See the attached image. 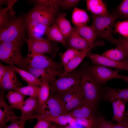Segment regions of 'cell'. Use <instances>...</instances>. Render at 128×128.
Masks as SVG:
<instances>
[{
	"mask_svg": "<svg viewBox=\"0 0 128 128\" xmlns=\"http://www.w3.org/2000/svg\"><path fill=\"white\" fill-rule=\"evenodd\" d=\"M23 41L0 42V59L10 65H16L26 70L27 65L25 58L22 56L21 47Z\"/></svg>",
	"mask_w": 128,
	"mask_h": 128,
	"instance_id": "1",
	"label": "cell"
},
{
	"mask_svg": "<svg viewBox=\"0 0 128 128\" xmlns=\"http://www.w3.org/2000/svg\"><path fill=\"white\" fill-rule=\"evenodd\" d=\"M26 30L25 18H16L0 28V42L25 41Z\"/></svg>",
	"mask_w": 128,
	"mask_h": 128,
	"instance_id": "2",
	"label": "cell"
},
{
	"mask_svg": "<svg viewBox=\"0 0 128 128\" xmlns=\"http://www.w3.org/2000/svg\"><path fill=\"white\" fill-rule=\"evenodd\" d=\"M92 23L91 26L96 32L97 37L105 39L115 44V39L112 35L113 27L116 20L118 18L114 13L107 16L92 14Z\"/></svg>",
	"mask_w": 128,
	"mask_h": 128,
	"instance_id": "3",
	"label": "cell"
},
{
	"mask_svg": "<svg viewBox=\"0 0 128 128\" xmlns=\"http://www.w3.org/2000/svg\"><path fill=\"white\" fill-rule=\"evenodd\" d=\"M81 84L85 99L96 106L100 93L99 83L92 76L88 69L80 72Z\"/></svg>",
	"mask_w": 128,
	"mask_h": 128,
	"instance_id": "4",
	"label": "cell"
},
{
	"mask_svg": "<svg viewBox=\"0 0 128 128\" xmlns=\"http://www.w3.org/2000/svg\"><path fill=\"white\" fill-rule=\"evenodd\" d=\"M81 83L80 73L73 71L59 77L50 85V92L60 96Z\"/></svg>",
	"mask_w": 128,
	"mask_h": 128,
	"instance_id": "5",
	"label": "cell"
},
{
	"mask_svg": "<svg viewBox=\"0 0 128 128\" xmlns=\"http://www.w3.org/2000/svg\"><path fill=\"white\" fill-rule=\"evenodd\" d=\"M58 10L49 6L36 4L26 17L49 26L55 22Z\"/></svg>",
	"mask_w": 128,
	"mask_h": 128,
	"instance_id": "6",
	"label": "cell"
},
{
	"mask_svg": "<svg viewBox=\"0 0 128 128\" xmlns=\"http://www.w3.org/2000/svg\"><path fill=\"white\" fill-rule=\"evenodd\" d=\"M28 46L27 56H32L38 54H48L53 57L55 56L57 51L56 46L48 40L42 38H28L25 40Z\"/></svg>",
	"mask_w": 128,
	"mask_h": 128,
	"instance_id": "7",
	"label": "cell"
},
{
	"mask_svg": "<svg viewBox=\"0 0 128 128\" xmlns=\"http://www.w3.org/2000/svg\"><path fill=\"white\" fill-rule=\"evenodd\" d=\"M66 104L59 95L51 93L38 113L53 116L66 114Z\"/></svg>",
	"mask_w": 128,
	"mask_h": 128,
	"instance_id": "8",
	"label": "cell"
},
{
	"mask_svg": "<svg viewBox=\"0 0 128 128\" xmlns=\"http://www.w3.org/2000/svg\"><path fill=\"white\" fill-rule=\"evenodd\" d=\"M25 59L27 68L30 67L62 69L63 67L61 64L56 62L52 58L44 54H38L31 57L27 56Z\"/></svg>",
	"mask_w": 128,
	"mask_h": 128,
	"instance_id": "9",
	"label": "cell"
},
{
	"mask_svg": "<svg viewBox=\"0 0 128 128\" xmlns=\"http://www.w3.org/2000/svg\"><path fill=\"white\" fill-rule=\"evenodd\" d=\"M26 71L30 73L41 82L44 80H48L50 85L56 80L57 77H59L64 72L62 69L39 68L30 67H28Z\"/></svg>",
	"mask_w": 128,
	"mask_h": 128,
	"instance_id": "10",
	"label": "cell"
},
{
	"mask_svg": "<svg viewBox=\"0 0 128 128\" xmlns=\"http://www.w3.org/2000/svg\"><path fill=\"white\" fill-rule=\"evenodd\" d=\"M88 70L95 79L101 84L105 83L112 79L120 78L118 71L110 70L102 65H92Z\"/></svg>",
	"mask_w": 128,
	"mask_h": 128,
	"instance_id": "11",
	"label": "cell"
},
{
	"mask_svg": "<svg viewBox=\"0 0 128 128\" xmlns=\"http://www.w3.org/2000/svg\"><path fill=\"white\" fill-rule=\"evenodd\" d=\"M86 56L89 58L92 63L95 65L128 70V64L125 60L121 62L115 61L102 55L92 53L90 51L88 53Z\"/></svg>",
	"mask_w": 128,
	"mask_h": 128,
	"instance_id": "12",
	"label": "cell"
},
{
	"mask_svg": "<svg viewBox=\"0 0 128 128\" xmlns=\"http://www.w3.org/2000/svg\"><path fill=\"white\" fill-rule=\"evenodd\" d=\"M25 21L28 38L38 39L42 38L43 36L46 35L49 26L26 17Z\"/></svg>",
	"mask_w": 128,
	"mask_h": 128,
	"instance_id": "13",
	"label": "cell"
},
{
	"mask_svg": "<svg viewBox=\"0 0 128 128\" xmlns=\"http://www.w3.org/2000/svg\"><path fill=\"white\" fill-rule=\"evenodd\" d=\"M103 41H99L94 43L92 46L84 50H80V53L73 58L64 67L63 73L59 77H61L73 71L80 64L88 53L94 47L104 45Z\"/></svg>",
	"mask_w": 128,
	"mask_h": 128,
	"instance_id": "14",
	"label": "cell"
},
{
	"mask_svg": "<svg viewBox=\"0 0 128 128\" xmlns=\"http://www.w3.org/2000/svg\"><path fill=\"white\" fill-rule=\"evenodd\" d=\"M4 90L0 93V128H3L6 122L17 119V116L14 113L12 108L5 101Z\"/></svg>",
	"mask_w": 128,
	"mask_h": 128,
	"instance_id": "15",
	"label": "cell"
},
{
	"mask_svg": "<svg viewBox=\"0 0 128 128\" xmlns=\"http://www.w3.org/2000/svg\"><path fill=\"white\" fill-rule=\"evenodd\" d=\"M96 107V106L84 98L82 104L67 114L74 118L95 117L94 112Z\"/></svg>",
	"mask_w": 128,
	"mask_h": 128,
	"instance_id": "16",
	"label": "cell"
},
{
	"mask_svg": "<svg viewBox=\"0 0 128 128\" xmlns=\"http://www.w3.org/2000/svg\"><path fill=\"white\" fill-rule=\"evenodd\" d=\"M16 72L10 65L6 66V71L0 88L13 90L21 86L22 83L18 81Z\"/></svg>",
	"mask_w": 128,
	"mask_h": 128,
	"instance_id": "17",
	"label": "cell"
},
{
	"mask_svg": "<svg viewBox=\"0 0 128 128\" xmlns=\"http://www.w3.org/2000/svg\"><path fill=\"white\" fill-rule=\"evenodd\" d=\"M21 118L26 120L33 118L37 119H41L54 123L59 126H63L68 123L72 119V117L67 114L57 116H52L41 114H33L28 117L21 116Z\"/></svg>",
	"mask_w": 128,
	"mask_h": 128,
	"instance_id": "18",
	"label": "cell"
},
{
	"mask_svg": "<svg viewBox=\"0 0 128 128\" xmlns=\"http://www.w3.org/2000/svg\"><path fill=\"white\" fill-rule=\"evenodd\" d=\"M66 42L69 48L78 50H84L91 46L86 40L79 35L73 28Z\"/></svg>",
	"mask_w": 128,
	"mask_h": 128,
	"instance_id": "19",
	"label": "cell"
},
{
	"mask_svg": "<svg viewBox=\"0 0 128 128\" xmlns=\"http://www.w3.org/2000/svg\"><path fill=\"white\" fill-rule=\"evenodd\" d=\"M38 106L37 97H29L18 108L21 113L22 117L30 116L36 112Z\"/></svg>",
	"mask_w": 128,
	"mask_h": 128,
	"instance_id": "20",
	"label": "cell"
},
{
	"mask_svg": "<svg viewBox=\"0 0 128 128\" xmlns=\"http://www.w3.org/2000/svg\"><path fill=\"white\" fill-rule=\"evenodd\" d=\"M85 1L88 9L93 14L101 16H107L110 14L102 0H87Z\"/></svg>",
	"mask_w": 128,
	"mask_h": 128,
	"instance_id": "21",
	"label": "cell"
},
{
	"mask_svg": "<svg viewBox=\"0 0 128 128\" xmlns=\"http://www.w3.org/2000/svg\"><path fill=\"white\" fill-rule=\"evenodd\" d=\"M17 0H9L7 7L0 10V28L16 18L13 7Z\"/></svg>",
	"mask_w": 128,
	"mask_h": 128,
	"instance_id": "22",
	"label": "cell"
},
{
	"mask_svg": "<svg viewBox=\"0 0 128 128\" xmlns=\"http://www.w3.org/2000/svg\"><path fill=\"white\" fill-rule=\"evenodd\" d=\"M73 28L79 35L89 42L90 46L94 44V41L97 37L96 32L91 26L75 25Z\"/></svg>",
	"mask_w": 128,
	"mask_h": 128,
	"instance_id": "23",
	"label": "cell"
},
{
	"mask_svg": "<svg viewBox=\"0 0 128 128\" xmlns=\"http://www.w3.org/2000/svg\"><path fill=\"white\" fill-rule=\"evenodd\" d=\"M66 15L64 13L59 14L56 18L55 22L66 41L71 34L73 28L70 22L66 18Z\"/></svg>",
	"mask_w": 128,
	"mask_h": 128,
	"instance_id": "24",
	"label": "cell"
},
{
	"mask_svg": "<svg viewBox=\"0 0 128 128\" xmlns=\"http://www.w3.org/2000/svg\"><path fill=\"white\" fill-rule=\"evenodd\" d=\"M46 35L48 40L59 42L68 47L66 41L56 22L48 28Z\"/></svg>",
	"mask_w": 128,
	"mask_h": 128,
	"instance_id": "25",
	"label": "cell"
},
{
	"mask_svg": "<svg viewBox=\"0 0 128 128\" xmlns=\"http://www.w3.org/2000/svg\"><path fill=\"white\" fill-rule=\"evenodd\" d=\"M39 93L38 97V106L37 113H38L42 107L48 99L50 92V86L49 81L43 80L40 86Z\"/></svg>",
	"mask_w": 128,
	"mask_h": 128,
	"instance_id": "26",
	"label": "cell"
},
{
	"mask_svg": "<svg viewBox=\"0 0 128 128\" xmlns=\"http://www.w3.org/2000/svg\"><path fill=\"white\" fill-rule=\"evenodd\" d=\"M72 23L75 26H81L86 25L89 21V17L84 10L75 7L72 16Z\"/></svg>",
	"mask_w": 128,
	"mask_h": 128,
	"instance_id": "27",
	"label": "cell"
},
{
	"mask_svg": "<svg viewBox=\"0 0 128 128\" xmlns=\"http://www.w3.org/2000/svg\"><path fill=\"white\" fill-rule=\"evenodd\" d=\"M101 55L112 60L119 62L124 61L128 57V54L117 46L115 48L106 51Z\"/></svg>",
	"mask_w": 128,
	"mask_h": 128,
	"instance_id": "28",
	"label": "cell"
},
{
	"mask_svg": "<svg viewBox=\"0 0 128 128\" xmlns=\"http://www.w3.org/2000/svg\"><path fill=\"white\" fill-rule=\"evenodd\" d=\"M105 97L108 100L112 98L119 99L127 102L128 101V87L124 89H115L107 87Z\"/></svg>",
	"mask_w": 128,
	"mask_h": 128,
	"instance_id": "29",
	"label": "cell"
},
{
	"mask_svg": "<svg viewBox=\"0 0 128 128\" xmlns=\"http://www.w3.org/2000/svg\"><path fill=\"white\" fill-rule=\"evenodd\" d=\"M10 65L16 72L18 73L28 84L38 86L41 85V82L29 72L18 68L14 65Z\"/></svg>",
	"mask_w": 128,
	"mask_h": 128,
	"instance_id": "30",
	"label": "cell"
},
{
	"mask_svg": "<svg viewBox=\"0 0 128 128\" xmlns=\"http://www.w3.org/2000/svg\"><path fill=\"white\" fill-rule=\"evenodd\" d=\"M25 97V95L14 91H9L6 95L11 107L17 109L24 101Z\"/></svg>",
	"mask_w": 128,
	"mask_h": 128,
	"instance_id": "31",
	"label": "cell"
},
{
	"mask_svg": "<svg viewBox=\"0 0 128 128\" xmlns=\"http://www.w3.org/2000/svg\"><path fill=\"white\" fill-rule=\"evenodd\" d=\"M40 88L39 86L28 84L27 86L18 87L13 90L25 96H29L30 97H38Z\"/></svg>",
	"mask_w": 128,
	"mask_h": 128,
	"instance_id": "32",
	"label": "cell"
},
{
	"mask_svg": "<svg viewBox=\"0 0 128 128\" xmlns=\"http://www.w3.org/2000/svg\"><path fill=\"white\" fill-rule=\"evenodd\" d=\"M83 93L81 84L60 96L66 103Z\"/></svg>",
	"mask_w": 128,
	"mask_h": 128,
	"instance_id": "33",
	"label": "cell"
},
{
	"mask_svg": "<svg viewBox=\"0 0 128 128\" xmlns=\"http://www.w3.org/2000/svg\"><path fill=\"white\" fill-rule=\"evenodd\" d=\"M80 51L68 49L62 55L61 58L62 65L64 67L70 61L80 53Z\"/></svg>",
	"mask_w": 128,
	"mask_h": 128,
	"instance_id": "34",
	"label": "cell"
},
{
	"mask_svg": "<svg viewBox=\"0 0 128 128\" xmlns=\"http://www.w3.org/2000/svg\"><path fill=\"white\" fill-rule=\"evenodd\" d=\"M118 18L128 20V0H123L113 11Z\"/></svg>",
	"mask_w": 128,
	"mask_h": 128,
	"instance_id": "35",
	"label": "cell"
},
{
	"mask_svg": "<svg viewBox=\"0 0 128 128\" xmlns=\"http://www.w3.org/2000/svg\"><path fill=\"white\" fill-rule=\"evenodd\" d=\"M84 99L83 93H82L66 103L65 108L67 113L76 108L82 104Z\"/></svg>",
	"mask_w": 128,
	"mask_h": 128,
	"instance_id": "36",
	"label": "cell"
},
{
	"mask_svg": "<svg viewBox=\"0 0 128 128\" xmlns=\"http://www.w3.org/2000/svg\"><path fill=\"white\" fill-rule=\"evenodd\" d=\"M75 118L76 123L74 126L80 128H93L96 118L81 117Z\"/></svg>",
	"mask_w": 128,
	"mask_h": 128,
	"instance_id": "37",
	"label": "cell"
},
{
	"mask_svg": "<svg viewBox=\"0 0 128 128\" xmlns=\"http://www.w3.org/2000/svg\"><path fill=\"white\" fill-rule=\"evenodd\" d=\"M114 32L120 34L123 37L128 38V20L119 21L115 23Z\"/></svg>",
	"mask_w": 128,
	"mask_h": 128,
	"instance_id": "38",
	"label": "cell"
},
{
	"mask_svg": "<svg viewBox=\"0 0 128 128\" xmlns=\"http://www.w3.org/2000/svg\"><path fill=\"white\" fill-rule=\"evenodd\" d=\"M62 0H35L28 1L29 2L35 3L58 9L61 7Z\"/></svg>",
	"mask_w": 128,
	"mask_h": 128,
	"instance_id": "39",
	"label": "cell"
},
{
	"mask_svg": "<svg viewBox=\"0 0 128 128\" xmlns=\"http://www.w3.org/2000/svg\"><path fill=\"white\" fill-rule=\"evenodd\" d=\"M113 124L100 116L96 118L93 128H112Z\"/></svg>",
	"mask_w": 128,
	"mask_h": 128,
	"instance_id": "40",
	"label": "cell"
},
{
	"mask_svg": "<svg viewBox=\"0 0 128 128\" xmlns=\"http://www.w3.org/2000/svg\"><path fill=\"white\" fill-rule=\"evenodd\" d=\"M115 44L128 54V38L123 36L115 39Z\"/></svg>",
	"mask_w": 128,
	"mask_h": 128,
	"instance_id": "41",
	"label": "cell"
},
{
	"mask_svg": "<svg viewBox=\"0 0 128 128\" xmlns=\"http://www.w3.org/2000/svg\"><path fill=\"white\" fill-rule=\"evenodd\" d=\"M26 120L23 119L14 120L11 121L10 124L5 125L3 128H24Z\"/></svg>",
	"mask_w": 128,
	"mask_h": 128,
	"instance_id": "42",
	"label": "cell"
},
{
	"mask_svg": "<svg viewBox=\"0 0 128 128\" xmlns=\"http://www.w3.org/2000/svg\"><path fill=\"white\" fill-rule=\"evenodd\" d=\"M80 1L79 0H62L61 7L63 9H69L75 6Z\"/></svg>",
	"mask_w": 128,
	"mask_h": 128,
	"instance_id": "43",
	"label": "cell"
},
{
	"mask_svg": "<svg viewBox=\"0 0 128 128\" xmlns=\"http://www.w3.org/2000/svg\"><path fill=\"white\" fill-rule=\"evenodd\" d=\"M121 100L117 98H112L109 100L112 103L113 110V117L112 120L115 121L119 106Z\"/></svg>",
	"mask_w": 128,
	"mask_h": 128,
	"instance_id": "44",
	"label": "cell"
},
{
	"mask_svg": "<svg viewBox=\"0 0 128 128\" xmlns=\"http://www.w3.org/2000/svg\"><path fill=\"white\" fill-rule=\"evenodd\" d=\"M37 122L32 128H50L53 124V122L47 120L37 119Z\"/></svg>",
	"mask_w": 128,
	"mask_h": 128,
	"instance_id": "45",
	"label": "cell"
},
{
	"mask_svg": "<svg viewBox=\"0 0 128 128\" xmlns=\"http://www.w3.org/2000/svg\"><path fill=\"white\" fill-rule=\"evenodd\" d=\"M112 128H128V116L125 115L123 120L120 123H114Z\"/></svg>",
	"mask_w": 128,
	"mask_h": 128,
	"instance_id": "46",
	"label": "cell"
},
{
	"mask_svg": "<svg viewBox=\"0 0 128 128\" xmlns=\"http://www.w3.org/2000/svg\"><path fill=\"white\" fill-rule=\"evenodd\" d=\"M125 113L121 111L118 108L115 121L116 122L117 124L120 123L123 121L124 118Z\"/></svg>",
	"mask_w": 128,
	"mask_h": 128,
	"instance_id": "47",
	"label": "cell"
},
{
	"mask_svg": "<svg viewBox=\"0 0 128 128\" xmlns=\"http://www.w3.org/2000/svg\"><path fill=\"white\" fill-rule=\"evenodd\" d=\"M6 69V66L0 63V86H2L3 80L4 76Z\"/></svg>",
	"mask_w": 128,
	"mask_h": 128,
	"instance_id": "48",
	"label": "cell"
},
{
	"mask_svg": "<svg viewBox=\"0 0 128 128\" xmlns=\"http://www.w3.org/2000/svg\"><path fill=\"white\" fill-rule=\"evenodd\" d=\"M126 102L124 101L121 100L118 107V109L119 110L124 113H125V105Z\"/></svg>",
	"mask_w": 128,
	"mask_h": 128,
	"instance_id": "49",
	"label": "cell"
},
{
	"mask_svg": "<svg viewBox=\"0 0 128 128\" xmlns=\"http://www.w3.org/2000/svg\"><path fill=\"white\" fill-rule=\"evenodd\" d=\"M58 128H80L77 126H73L69 125H66L63 126H59Z\"/></svg>",
	"mask_w": 128,
	"mask_h": 128,
	"instance_id": "50",
	"label": "cell"
},
{
	"mask_svg": "<svg viewBox=\"0 0 128 128\" xmlns=\"http://www.w3.org/2000/svg\"><path fill=\"white\" fill-rule=\"evenodd\" d=\"M120 78L121 79L128 82V76L119 75Z\"/></svg>",
	"mask_w": 128,
	"mask_h": 128,
	"instance_id": "51",
	"label": "cell"
},
{
	"mask_svg": "<svg viewBox=\"0 0 128 128\" xmlns=\"http://www.w3.org/2000/svg\"><path fill=\"white\" fill-rule=\"evenodd\" d=\"M9 0H0V5H1L3 4L8 3Z\"/></svg>",
	"mask_w": 128,
	"mask_h": 128,
	"instance_id": "52",
	"label": "cell"
},
{
	"mask_svg": "<svg viewBox=\"0 0 128 128\" xmlns=\"http://www.w3.org/2000/svg\"><path fill=\"white\" fill-rule=\"evenodd\" d=\"M58 125L54 123L53 124L50 128H58Z\"/></svg>",
	"mask_w": 128,
	"mask_h": 128,
	"instance_id": "53",
	"label": "cell"
}]
</instances>
